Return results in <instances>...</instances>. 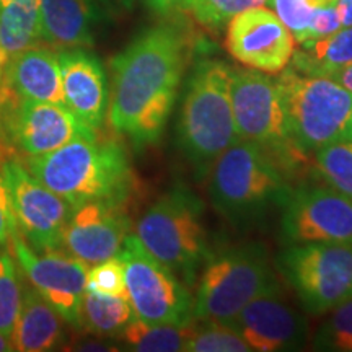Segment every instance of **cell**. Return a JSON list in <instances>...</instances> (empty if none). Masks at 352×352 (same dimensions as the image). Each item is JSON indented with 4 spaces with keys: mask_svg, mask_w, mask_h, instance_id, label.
<instances>
[{
    "mask_svg": "<svg viewBox=\"0 0 352 352\" xmlns=\"http://www.w3.org/2000/svg\"><path fill=\"white\" fill-rule=\"evenodd\" d=\"M184 33L164 23L144 30L111 60L109 124L138 148L164 134L188 63Z\"/></svg>",
    "mask_w": 352,
    "mask_h": 352,
    "instance_id": "1",
    "label": "cell"
},
{
    "mask_svg": "<svg viewBox=\"0 0 352 352\" xmlns=\"http://www.w3.org/2000/svg\"><path fill=\"white\" fill-rule=\"evenodd\" d=\"M25 165L72 208L90 201L124 202L131 192L132 171L126 152L96 132L78 135L44 155L25 158Z\"/></svg>",
    "mask_w": 352,
    "mask_h": 352,
    "instance_id": "2",
    "label": "cell"
},
{
    "mask_svg": "<svg viewBox=\"0 0 352 352\" xmlns=\"http://www.w3.org/2000/svg\"><path fill=\"white\" fill-rule=\"evenodd\" d=\"M230 85L232 69L220 60H202L188 80L176 135L179 148L199 176L239 140Z\"/></svg>",
    "mask_w": 352,
    "mask_h": 352,
    "instance_id": "3",
    "label": "cell"
},
{
    "mask_svg": "<svg viewBox=\"0 0 352 352\" xmlns=\"http://www.w3.org/2000/svg\"><path fill=\"white\" fill-rule=\"evenodd\" d=\"M212 206L235 226L263 217L272 206L284 204L290 188L271 152L239 139L209 170Z\"/></svg>",
    "mask_w": 352,
    "mask_h": 352,
    "instance_id": "4",
    "label": "cell"
},
{
    "mask_svg": "<svg viewBox=\"0 0 352 352\" xmlns=\"http://www.w3.org/2000/svg\"><path fill=\"white\" fill-rule=\"evenodd\" d=\"M138 239L153 258L188 287L210 258L204 208L195 192L173 188L147 209L138 222Z\"/></svg>",
    "mask_w": 352,
    "mask_h": 352,
    "instance_id": "5",
    "label": "cell"
},
{
    "mask_svg": "<svg viewBox=\"0 0 352 352\" xmlns=\"http://www.w3.org/2000/svg\"><path fill=\"white\" fill-rule=\"evenodd\" d=\"M285 132L297 152H316L347 139L352 121V94L323 76H307L285 67L277 78Z\"/></svg>",
    "mask_w": 352,
    "mask_h": 352,
    "instance_id": "6",
    "label": "cell"
},
{
    "mask_svg": "<svg viewBox=\"0 0 352 352\" xmlns=\"http://www.w3.org/2000/svg\"><path fill=\"white\" fill-rule=\"evenodd\" d=\"M192 303L195 321L230 324L246 303L277 283L267 250L248 243L210 256Z\"/></svg>",
    "mask_w": 352,
    "mask_h": 352,
    "instance_id": "7",
    "label": "cell"
},
{
    "mask_svg": "<svg viewBox=\"0 0 352 352\" xmlns=\"http://www.w3.org/2000/svg\"><path fill=\"white\" fill-rule=\"evenodd\" d=\"M277 267L311 315L328 314L352 297V246L349 245H290L277 256Z\"/></svg>",
    "mask_w": 352,
    "mask_h": 352,
    "instance_id": "8",
    "label": "cell"
},
{
    "mask_svg": "<svg viewBox=\"0 0 352 352\" xmlns=\"http://www.w3.org/2000/svg\"><path fill=\"white\" fill-rule=\"evenodd\" d=\"M118 256L124 264V279L135 318L151 324L186 327L192 303L186 284L152 256L138 235H127Z\"/></svg>",
    "mask_w": 352,
    "mask_h": 352,
    "instance_id": "9",
    "label": "cell"
},
{
    "mask_svg": "<svg viewBox=\"0 0 352 352\" xmlns=\"http://www.w3.org/2000/svg\"><path fill=\"white\" fill-rule=\"evenodd\" d=\"M2 175L16 228L26 243L38 253L60 250L72 206L38 182L19 153L3 160Z\"/></svg>",
    "mask_w": 352,
    "mask_h": 352,
    "instance_id": "10",
    "label": "cell"
},
{
    "mask_svg": "<svg viewBox=\"0 0 352 352\" xmlns=\"http://www.w3.org/2000/svg\"><path fill=\"white\" fill-rule=\"evenodd\" d=\"M0 131L12 152L28 158L56 151L78 135L96 132L64 104L19 100L12 95L0 114Z\"/></svg>",
    "mask_w": 352,
    "mask_h": 352,
    "instance_id": "11",
    "label": "cell"
},
{
    "mask_svg": "<svg viewBox=\"0 0 352 352\" xmlns=\"http://www.w3.org/2000/svg\"><path fill=\"white\" fill-rule=\"evenodd\" d=\"M230 91L239 139L261 145L267 152L283 151L290 153L287 148H294V145L285 132L277 78L254 69H232Z\"/></svg>",
    "mask_w": 352,
    "mask_h": 352,
    "instance_id": "12",
    "label": "cell"
},
{
    "mask_svg": "<svg viewBox=\"0 0 352 352\" xmlns=\"http://www.w3.org/2000/svg\"><path fill=\"white\" fill-rule=\"evenodd\" d=\"M283 236L289 245L338 243L352 246V201L331 188L303 186L283 204Z\"/></svg>",
    "mask_w": 352,
    "mask_h": 352,
    "instance_id": "13",
    "label": "cell"
},
{
    "mask_svg": "<svg viewBox=\"0 0 352 352\" xmlns=\"http://www.w3.org/2000/svg\"><path fill=\"white\" fill-rule=\"evenodd\" d=\"M8 246L30 284L63 316L65 323L80 328V308L87 290V264L59 250L34 252L19 228L13 230Z\"/></svg>",
    "mask_w": 352,
    "mask_h": 352,
    "instance_id": "14",
    "label": "cell"
},
{
    "mask_svg": "<svg viewBox=\"0 0 352 352\" xmlns=\"http://www.w3.org/2000/svg\"><path fill=\"white\" fill-rule=\"evenodd\" d=\"M230 327L258 352L298 351L308 340L307 320L285 300L277 283L246 303Z\"/></svg>",
    "mask_w": 352,
    "mask_h": 352,
    "instance_id": "15",
    "label": "cell"
},
{
    "mask_svg": "<svg viewBox=\"0 0 352 352\" xmlns=\"http://www.w3.org/2000/svg\"><path fill=\"white\" fill-rule=\"evenodd\" d=\"M227 25V50L240 64L266 74L287 67L296 39L270 8H248Z\"/></svg>",
    "mask_w": 352,
    "mask_h": 352,
    "instance_id": "16",
    "label": "cell"
},
{
    "mask_svg": "<svg viewBox=\"0 0 352 352\" xmlns=\"http://www.w3.org/2000/svg\"><path fill=\"white\" fill-rule=\"evenodd\" d=\"M122 204L90 201L74 208L64 228V248L88 267L118 256L129 235V219Z\"/></svg>",
    "mask_w": 352,
    "mask_h": 352,
    "instance_id": "17",
    "label": "cell"
},
{
    "mask_svg": "<svg viewBox=\"0 0 352 352\" xmlns=\"http://www.w3.org/2000/svg\"><path fill=\"white\" fill-rule=\"evenodd\" d=\"M59 54L64 104L90 129L103 126L109 107L107 74L100 59L83 50H63Z\"/></svg>",
    "mask_w": 352,
    "mask_h": 352,
    "instance_id": "18",
    "label": "cell"
},
{
    "mask_svg": "<svg viewBox=\"0 0 352 352\" xmlns=\"http://www.w3.org/2000/svg\"><path fill=\"white\" fill-rule=\"evenodd\" d=\"M6 88L19 100L64 104L59 54L39 46L20 52L7 64Z\"/></svg>",
    "mask_w": 352,
    "mask_h": 352,
    "instance_id": "19",
    "label": "cell"
},
{
    "mask_svg": "<svg viewBox=\"0 0 352 352\" xmlns=\"http://www.w3.org/2000/svg\"><path fill=\"white\" fill-rule=\"evenodd\" d=\"M100 12L95 0H39L41 41L60 51L94 46Z\"/></svg>",
    "mask_w": 352,
    "mask_h": 352,
    "instance_id": "20",
    "label": "cell"
},
{
    "mask_svg": "<svg viewBox=\"0 0 352 352\" xmlns=\"http://www.w3.org/2000/svg\"><path fill=\"white\" fill-rule=\"evenodd\" d=\"M63 316L46 302L32 284L21 292V305L12 333L13 351L46 352L64 344Z\"/></svg>",
    "mask_w": 352,
    "mask_h": 352,
    "instance_id": "21",
    "label": "cell"
},
{
    "mask_svg": "<svg viewBox=\"0 0 352 352\" xmlns=\"http://www.w3.org/2000/svg\"><path fill=\"white\" fill-rule=\"evenodd\" d=\"M39 41V0H12L0 6V59L6 67L13 57Z\"/></svg>",
    "mask_w": 352,
    "mask_h": 352,
    "instance_id": "22",
    "label": "cell"
},
{
    "mask_svg": "<svg viewBox=\"0 0 352 352\" xmlns=\"http://www.w3.org/2000/svg\"><path fill=\"white\" fill-rule=\"evenodd\" d=\"M289 64L307 76L328 77L334 70L352 64V26L340 28L328 36L298 44Z\"/></svg>",
    "mask_w": 352,
    "mask_h": 352,
    "instance_id": "23",
    "label": "cell"
},
{
    "mask_svg": "<svg viewBox=\"0 0 352 352\" xmlns=\"http://www.w3.org/2000/svg\"><path fill=\"white\" fill-rule=\"evenodd\" d=\"M134 318L127 297L100 296L85 290L80 308V328L96 336H120L126 324Z\"/></svg>",
    "mask_w": 352,
    "mask_h": 352,
    "instance_id": "24",
    "label": "cell"
},
{
    "mask_svg": "<svg viewBox=\"0 0 352 352\" xmlns=\"http://www.w3.org/2000/svg\"><path fill=\"white\" fill-rule=\"evenodd\" d=\"M191 323L186 327L175 324H151L132 318L120 338L126 349L139 352H179L186 349Z\"/></svg>",
    "mask_w": 352,
    "mask_h": 352,
    "instance_id": "25",
    "label": "cell"
},
{
    "mask_svg": "<svg viewBox=\"0 0 352 352\" xmlns=\"http://www.w3.org/2000/svg\"><path fill=\"white\" fill-rule=\"evenodd\" d=\"M320 178L340 195L352 201V140L341 139L316 151Z\"/></svg>",
    "mask_w": 352,
    "mask_h": 352,
    "instance_id": "26",
    "label": "cell"
},
{
    "mask_svg": "<svg viewBox=\"0 0 352 352\" xmlns=\"http://www.w3.org/2000/svg\"><path fill=\"white\" fill-rule=\"evenodd\" d=\"M20 280L15 259L7 246L0 248V333L10 338V341L21 305L23 285Z\"/></svg>",
    "mask_w": 352,
    "mask_h": 352,
    "instance_id": "27",
    "label": "cell"
},
{
    "mask_svg": "<svg viewBox=\"0 0 352 352\" xmlns=\"http://www.w3.org/2000/svg\"><path fill=\"white\" fill-rule=\"evenodd\" d=\"M195 324L191 321V331L186 344V352H248L252 347L233 329L230 324L201 321Z\"/></svg>",
    "mask_w": 352,
    "mask_h": 352,
    "instance_id": "28",
    "label": "cell"
},
{
    "mask_svg": "<svg viewBox=\"0 0 352 352\" xmlns=\"http://www.w3.org/2000/svg\"><path fill=\"white\" fill-rule=\"evenodd\" d=\"M314 336L315 351L352 352V297L328 311Z\"/></svg>",
    "mask_w": 352,
    "mask_h": 352,
    "instance_id": "29",
    "label": "cell"
},
{
    "mask_svg": "<svg viewBox=\"0 0 352 352\" xmlns=\"http://www.w3.org/2000/svg\"><path fill=\"white\" fill-rule=\"evenodd\" d=\"M267 0H189L186 10L202 26L210 30L222 28L233 16L253 7L266 6Z\"/></svg>",
    "mask_w": 352,
    "mask_h": 352,
    "instance_id": "30",
    "label": "cell"
},
{
    "mask_svg": "<svg viewBox=\"0 0 352 352\" xmlns=\"http://www.w3.org/2000/svg\"><path fill=\"white\" fill-rule=\"evenodd\" d=\"M277 19L287 26L297 44H303L308 38L311 16L316 7L323 6L318 0H267Z\"/></svg>",
    "mask_w": 352,
    "mask_h": 352,
    "instance_id": "31",
    "label": "cell"
},
{
    "mask_svg": "<svg viewBox=\"0 0 352 352\" xmlns=\"http://www.w3.org/2000/svg\"><path fill=\"white\" fill-rule=\"evenodd\" d=\"M87 290L100 296L127 297L124 264L121 258L113 256L90 266L87 274Z\"/></svg>",
    "mask_w": 352,
    "mask_h": 352,
    "instance_id": "32",
    "label": "cell"
},
{
    "mask_svg": "<svg viewBox=\"0 0 352 352\" xmlns=\"http://www.w3.org/2000/svg\"><path fill=\"white\" fill-rule=\"evenodd\" d=\"M341 28L340 15H338L336 6L334 3H323V6L316 7V10L311 16L310 28H308V38L307 41H315V39H321L328 34Z\"/></svg>",
    "mask_w": 352,
    "mask_h": 352,
    "instance_id": "33",
    "label": "cell"
},
{
    "mask_svg": "<svg viewBox=\"0 0 352 352\" xmlns=\"http://www.w3.org/2000/svg\"><path fill=\"white\" fill-rule=\"evenodd\" d=\"M2 164L3 160H0V248H6L10 243L12 233L16 228V223L15 217H13L10 195H8L6 179L2 175Z\"/></svg>",
    "mask_w": 352,
    "mask_h": 352,
    "instance_id": "34",
    "label": "cell"
},
{
    "mask_svg": "<svg viewBox=\"0 0 352 352\" xmlns=\"http://www.w3.org/2000/svg\"><path fill=\"white\" fill-rule=\"evenodd\" d=\"M145 7L151 8L158 15H166L175 10H186L189 0H142Z\"/></svg>",
    "mask_w": 352,
    "mask_h": 352,
    "instance_id": "35",
    "label": "cell"
},
{
    "mask_svg": "<svg viewBox=\"0 0 352 352\" xmlns=\"http://www.w3.org/2000/svg\"><path fill=\"white\" fill-rule=\"evenodd\" d=\"M95 2L101 10L109 13H120L132 7V0H95Z\"/></svg>",
    "mask_w": 352,
    "mask_h": 352,
    "instance_id": "36",
    "label": "cell"
},
{
    "mask_svg": "<svg viewBox=\"0 0 352 352\" xmlns=\"http://www.w3.org/2000/svg\"><path fill=\"white\" fill-rule=\"evenodd\" d=\"M328 77L333 78L334 82H338L341 87H344L346 90H349L352 94V64L334 70V72L329 74Z\"/></svg>",
    "mask_w": 352,
    "mask_h": 352,
    "instance_id": "37",
    "label": "cell"
},
{
    "mask_svg": "<svg viewBox=\"0 0 352 352\" xmlns=\"http://www.w3.org/2000/svg\"><path fill=\"white\" fill-rule=\"evenodd\" d=\"M338 15H340L341 28L352 26V0H334Z\"/></svg>",
    "mask_w": 352,
    "mask_h": 352,
    "instance_id": "38",
    "label": "cell"
},
{
    "mask_svg": "<svg viewBox=\"0 0 352 352\" xmlns=\"http://www.w3.org/2000/svg\"><path fill=\"white\" fill-rule=\"evenodd\" d=\"M8 351H13L10 338L3 336V334L0 333V352H8Z\"/></svg>",
    "mask_w": 352,
    "mask_h": 352,
    "instance_id": "39",
    "label": "cell"
},
{
    "mask_svg": "<svg viewBox=\"0 0 352 352\" xmlns=\"http://www.w3.org/2000/svg\"><path fill=\"white\" fill-rule=\"evenodd\" d=\"M347 139L352 140V121H351V126H349V132H347Z\"/></svg>",
    "mask_w": 352,
    "mask_h": 352,
    "instance_id": "40",
    "label": "cell"
},
{
    "mask_svg": "<svg viewBox=\"0 0 352 352\" xmlns=\"http://www.w3.org/2000/svg\"><path fill=\"white\" fill-rule=\"evenodd\" d=\"M6 2H12V0H0V6H2V3H6Z\"/></svg>",
    "mask_w": 352,
    "mask_h": 352,
    "instance_id": "41",
    "label": "cell"
}]
</instances>
